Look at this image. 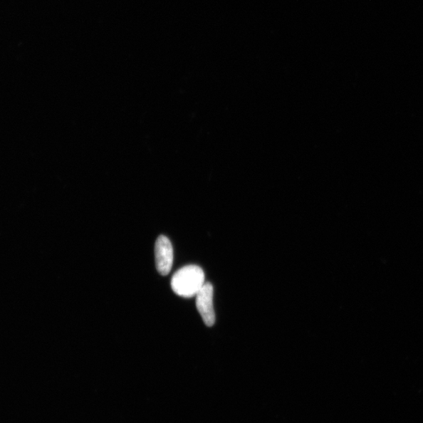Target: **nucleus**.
I'll return each mask as SVG.
<instances>
[{"label": "nucleus", "mask_w": 423, "mask_h": 423, "mask_svg": "<svg viewBox=\"0 0 423 423\" xmlns=\"http://www.w3.org/2000/svg\"><path fill=\"white\" fill-rule=\"evenodd\" d=\"M205 283V273L197 265L184 266L174 274L171 280L172 291L184 298L195 296Z\"/></svg>", "instance_id": "obj_1"}, {"label": "nucleus", "mask_w": 423, "mask_h": 423, "mask_svg": "<svg viewBox=\"0 0 423 423\" xmlns=\"http://www.w3.org/2000/svg\"><path fill=\"white\" fill-rule=\"evenodd\" d=\"M195 297L196 308H197L204 323L208 327L213 326L216 321L213 286L209 282H206Z\"/></svg>", "instance_id": "obj_2"}, {"label": "nucleus", "mask_w": 423, "mask_h": 423, "mask_svg": "<svg viewBox=\"0 0 423 423\" xmlns=\"http://www.w3.org/2000/svg\"><path fill=\"white\" fill-rule=\"evenodd\" d=\"M156 268L162 276H166L172 269L174 263V249L169 239L160 235L155 242Z\"/></svg>", "instance_id": "obj_3"}]
</instances>
